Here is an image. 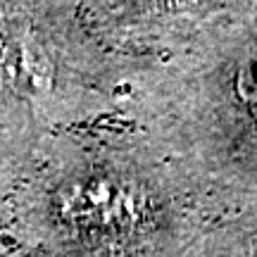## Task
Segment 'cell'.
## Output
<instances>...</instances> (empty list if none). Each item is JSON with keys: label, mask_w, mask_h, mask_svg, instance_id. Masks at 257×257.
I'll list each match as a JSON object with an SVG mask.
<instances>
[{"label": "cell", "mask_w": 257, "mask_h": 257, "mask_svg": "<svg viewBox=\"0 0 257 257\" xmlns=\"http://www.w3.org/2000/svg\"><path fill=\"white\" fill-rule=\"evenodd\" d=\"M226 91L243 110L257 117V31L248 34L224 64Z\"/></svg>", "instance_id": "1"}, {"label": "cell", "mask_w": 257, "mask_h": 257, "mask_svg": "<svg viewBox=\"0 0 257 257\" xmlns=\"http://www.w3.org/2000/svg\"><path fill=\"white\" fill-rule=\"evenodd\" d=\"M105 8L117 17L131 22H155V19L188 17L217 8L229 0H102Z\"/></svg>", "instance_id": "2"}]
</instances>
